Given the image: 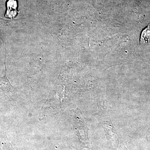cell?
Returning <instances> with one entry per match:
<instances>
[{"instance_id":"obj_1","label":"cell","mask_w":150,"mask_h":150,"mask_svg":"<svg viewBox=\"0 0 150 150\" xmlns=\"http://www.w3.org/2000/svg\"><path fill=\"white\" fill-rule=\"evenodd\" d=\"M7 10L6 17L11 19L16 16L19 11H17L18 2L16 0H8L6 3Z\"/></svg>"},{"instance_id":"obj_2","label":"cell","mask_w":150,"mask_h":150,"mask_svg":"<svg viewBox=\"0 0 150 150\" xmlns=\"http://www.w3.org/2000/svg\"><path fill=\"white\" fill-rule=\"evenodd\" d=\"M140 43L143 45H147L150 43V24L142 31Z\"/></svg>"}]
</instances>
